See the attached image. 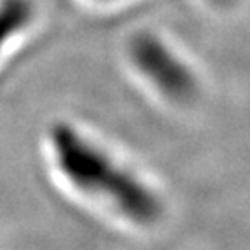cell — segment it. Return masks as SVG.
<instances>
[{"label": "cell", "instance_id": "obj_1", "mask_svg": "<svg viewBox=\"0 0 250 250\" xmlns=\"http://www.w3.org/2000/svg\"><path fill=\"white\" fill-rule=\"evenodd\" d=\"M49 155L71 191L124 223L153 226L164 215V200L151 181L90 134L56 125L49 134Z\"/></svg>", "mask_w": 250, "mask_h": 250}, {"label": "cell", "instance_id": "obj_2", "mask_svg": "<svg viewBox=\"0 0 250 250\" xmlns=\"http://www.w3.org/2000/svg\"><path fill=\"white\" fill-rule=\"evenodd\" d=\"M130 61L141 77L174 103L191 101L198 82L191 66L172 47L151 35H141L129 49Z\"/></svg>", "mask_w": 250, "mask_h": 250}, {"label": "cell", "instance_id": "obj_3", "mask_svg": "<svg viewBox=\"0 0 250 250\" xmlns=\"http://www.w3.org/2000/svg\"><path fill=\"white\" fill-rule=\"evenodd\" d=\"M31 5L28 0H2L0 2V49L9 39L18 37L26 30L31 21Z\"/></svg>", "mask_w": 250, "mask_h": 250}, {"label": "cell", "instance_id": "obj_4", "mask_svg": "<svg viewBox=\"0 0 250 250\" xmlns=\"http://www.w3.org/2000/svg\"><path fill=\"white\" fill-rule=\"evenodd\" d=\"M207 2H210V4L215 5V7H228V5L233 4L234 0H207Z\"/></svg>", "mask_w": 250, "mask_h": 250}, {"label": "cell", "instance_id": "obj_5", "mask_svg": "<svg viewBox=\"0 0 250 250\" xmlns=\"http://www.w3.org/2000/svg\"><path fill=\"white\" fill-rule=\"evenodd\" d=\"M99 2H113V0H99Z\"/></svg>", "mask_w": 250, "mask_h": 250}]
</instances>
